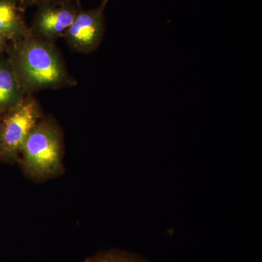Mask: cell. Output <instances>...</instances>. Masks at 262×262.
I'll use <instances>...</instances> for the list:
<instances>
[{"instance_id":"cell-6","label":"cell","mask_w":262,"mask_h":262,"mask_svg":"<svg viewBox=\"0 0 262 262\" xmlns=\"http://www.w3.org/2000/svg\"><path fill=\"white\" fill-rule=\"evenodd\" d=\"M17 0H0V36L8 42L30 34Z\"/></svg>"},{"instance_id":"cell-2","label":"cell","mask_w":262,"mask_h":262,"mask_svg":"<svg viewBox=\"0 0 262 262\" xmlns=\"http://www.w3.org/2000/svg\"><path fill=\"white\" fill-rule=\"evenodd\" d=\"M63 158L61 128L53 118L42 117L24 142L17 163L29 180L43 182L63 173Z\"/></svg>"},{"instance_id":"cell-12","label":"cell","mask_w":262,"mask_h":262,"mask_svg":"<svg viewBox=\"0 0 262 262\" xmlns=\"http://www.w3.org/2000/svg\"><path fill=\"white\" fill-rule=\"evenodd\" d=\"M1 117L2 115H0V130H1Z\"/></svg>"},{"instance_id":"cell-9","label":"cell","mask_w":262,"mask_h":262,"mask_svg":"<svg viewBox=\"0 0 262 262\" xmlns=\"http://www.w3.org/2000/svg\"><path fill=\"white\" fill-rule=\"evenodd\" d=\"M20 8L32 6L34 5H39L43 0H17Z\"/></svg>"},{"instance_id":"cell-1","label":"cell","mask_w":262,"mask_h":262,"mask_svg":"<svg viewBox=\"0 0 262 262\" xmlns=\"http://www.w3.org/2000/svg\"><path fill=\"white\" fill-rule=\"evenodd\" d=\"M6 51L25 95L43 90L74 87L77 84L53 42L30 33L27 37L9 42Z\"/></svg>"},{"instance_id":"cell-10","label":"cell","mask_w":262,"mask_h":262,"mask_svg":"<svg viewBox=\"0 0 262 262\" xmlns=\"http://www.w3.org/2000/svg\"><path fill=\"white\" fill-rule=\"evenodd\" d=\"M8 42L6 39L0 36V56L3 54V52L6 51L7 47H8Z\"/></svg>"},{"instance_id":"cell-13","label":"cell","mask_w":262,"mask_h":262,"mask_svg":"<svg viewBox=\"0 0 262 262\" xmlns=\"http://www.w3.org/2000/svg\"><path fill=\"white\" fill-rule=\"evenodd\" d=\"M106 1H108V0H106Z\"/></svg>"},{"instance_id":"cell-5","label":"cell","mask_w":262,"mask_h":262,"mask_svg":"<svg viewBox=\"0 0 262 262\" xmlns=\"http://www.w3.org/2000/svg\"><path fill=\"white\" fill-rule=\"evenodd\" d=\"M107 2L104 0L98 8L79 10L73 23L63 36L72 50L89 53L97 49L104 34L103 10Z\"/></svg>"},{"instance_id":"cell-11","label":"cell","mask_w":262,"mask_h":262,"mask_svg":"<svg viewBox=\"0 0 262 262\" xmlns=\"http://www.w3.org/2000/svg\"><path fill=\"white\" fill-rule=\"evenodd\" d=\"M48 1L58 2V3H73L77 0H48Z\"/></svg>"},{"instance_id":"cell-8","label":"cell","mask_w":262,"mask_h":262,"mask_svg":"<svg viewBox=\"0 0 262 262\" xmlns=\"http://www.w3.org/2000/svg\"><path fill=\"white\" fill-rule=\"evenodd\" d=\"M84 262H150L145 258L120 249L106 250L98 251L96 254L90 256Z\"/></svg>"},{"instance_id":"cell-4","label":"cell","mask_w":262,"mask_h":262,"mask_svg":"<svg viewBox=\"0 0 262 262\" xmlns=\"http://www.w3.org/2000/svg\"><path fill=\"white\" fill-rule=\"evenodd\" d=\"M38 5L30 32L35 37L51 42L64 36L80 10L72 3L43 0Z\"/></svg>"},{"instance_id":"cell-7","label":"cell","mask_w":262,"mask_h":262,"mask_svg":"<svg viewBox=\"0 0 262 262\" xmlns=\"http://www.w3.org/2000/svg\"><path fill=\"white\" fill-rule=\"evenodd\" d=\"M25 96L8 56L0 57V115L15 107Z\"/></svg>"},{"instance_id":"cell-3","label":"cell","mask_w":262,"mask_h":262,"mask_svg":"<svg viewBox=\"0 0 262 262\" xmlns=\"http://www.w3.org/2000/svg\"><path fill=\"white\" fill-rule=\"evenodd\" d=\"M42 118L40 106L33 95H26L15 107L2 115L0 162L17 163L24 142Z\"/></svg>"}]
</instances>
